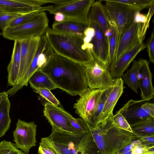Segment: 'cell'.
Masks as SVG:
<instances>
[{
  "mask_svg": "<svg viewBox=\"0 0 154 154\" xmlns=\"http://www.w3.org/2000/svg\"><path fill=\"white\" fill-rule=\"evenodd\" d=\"M1 32H0V35H1Z\"/></svg>",
  "mask_w": 154,
  "mask_h": 154,
  "instance_id": "cell-44",
  "label": "cell"
},
{
  "mask_svg": "<svg viewBox=\"0 0 154 154\" xmlns=\"http://www.w3.org/2000/svg\"><path fill=\"white\" fill-rule=\"evenodd\" d=\"M144 100L128 101L117 112L121 113L130 124L139 120L154 118V104Z\"/></svg>",
  "mask_w": 154,
  "mask_h": 154,
  "instance_id": "cell-11",
  "label": "cell"
},
{
  "mask_svg": "<svg viewBox=\"0 0 154 154\" xmlns=\"http://www.w3.org/2000/svg\"><path fill=\"white\" fill-rule=\"evenodd\" d=\"M37 126L34 122H27L18 119L13 132L15 145L27 154L32 147L36 146Z\"/></svg>",
  "mask_w": 154,
  "mask_h": 154,
  "instance_id": "cell-9",
  "label": "cell"
},
{
  "mask_svg": "<svg viewBox=\"0 0 154 154\" xmlns=\"http://www.w3.org/2000/svg\"><path fill=\"white\" fill-rule=\"evenodd\" d=\"M88 26L95 30V34L90 42L92 45L91 54L93 57L109 68L107 59L108 48L106 39L104 35L96 23H89Z\"/></svg>",
  "mask_w": 154,
  "mask_h": 154,
  "instance_id": "cell-18",
  "label": "cell"
},
{
  "mask_svg": "<svg viewBox=\"0 0 154 154\" xmlns=\"http://www.w3.org/2000/svg\"><path fill=\"white\" fill-rule=\"evenodd\" d=\"M49 20L45 11L40 12L33 20L27 23L12 27H7L2 32L3 37L15 41L36 37L45 34L48 28Z\"/></svg>",
  "mask_w": 154,
  "mask_h": 154,
  "instance_id": "cell-5",
  "label": "cell"
},
{
  "mask_svg": "<svg viewBox=\"0 0 154 154\" xmlns=\"http://www.w3.org/2000/svg\"><path fill=\"white\" fill-rule=\"evenodd\" d=\"M112 86L113 85L105 88L103 92L90 123L88 124L91 126L95 128L99 117L103 108L106 101L112 89Z\"/></svg>",
  "mask_w": 154,
  "mask_h": 154,
  "instance_id": "cell-29",
  "label": "cell"
},
{
  "mask_svg": "<svg viewBox=\"0 0 154 154\" xmlns=\"http://www.w3.org/2000/svg\"><path fill=\"white\" fill-rule=\"evenodd\" d=\"M54 19L55 22H59L64 20L65 19V17L62 14L57 13L54 15Z\"/></svg>",
  "mask_w": 154,
  "mask_h": 154,
  "instance_id": "cell-41",
  "label": "cell"
},
{
  "mask_svg": "<svg viewBox=\"0 0 154 154\" xmlns=\"http://www.w3.org/2000/svg\"><path fill=\"white\" fill-rule=\"evenodd\" d=\"M143 24L133 21L125 30L117 45L115 58L112 63L116 61L140 38Z\"/></svg>",
  "mask_w": 154,
  "mask_h": 154,
  "instance_id": "cell-17",
  "label": "cell"
},
{
  "mask_svg": "<svg viewBox=\"0 0 154 154\" xmlns=\"http://www.w3.org/2000/svg\"><path fill=\"white\" fill-rule=\"evenodd\" d=\"M112 119L114 123L118 127L133 133L130 124L121 113L117 112Z\"/></svg>",
  "mask_w": 154,
  "mask_h": 154,
  "instance_id": "cell-36",
  "label": "cell"
},
{
  "mask_svg": "<svg viewBox=\"0 0 154 154\" xmlns=\"http://www.w3.org/2000/svg\"><path fill=\"white\" fill-rule=\"evenodd\" d=\"M41 37H32L20 40L21 44L20 61L17 84L28 71L37 51Z\"/></svg>",
  "mask_w": 154,
  "mask_h": 154,
  "instance_id": "cell-14",
  "label": "cell"
},
{
  "mask_svg": "<svg viewBox=\"0 0 154 154\" xmlns=\"http://www.w3.org/2000/svg\"><path fill=\"white\" fill-rule=\"evenodd\" d=\"M94 0H51L54 5H49L48 11L55 15L62 14L65 19L79 20L88 24V15Z\"/></svg>",
  "mask_w": 154,
  "mask_h": 154,
  "instance_id": "cell-6",
  "label": "cell"
},
{
  "mask_svg": "<svg viewBox=\"0 0 154 154\" xmlns=\"http://www.w3.org/2000/svg\"><path fill=\"white\" fill-rule=\"evenodd\" d=\"M45 35L51 47L59 55L84 65L93 59L82 35L60 33L49 28Z\"/></svg>",
  "mask_w": 154,
  "mask_h": 154,
  "instance_id": "cell-2",
  "label": "cell"
},
{
  "mask_svg": "<svg viewBox=\"0 0 154 154\" xmlns=\"http://www.w3.org/2000/svg\"><path fill=\"white\" fill-rule=\"evenodd\" d=\"M28 82L33 90L45 88L50 91L57 88L50 79L40 69H37L32 74Z\"/></svg>",
  "mask_w": 154,
  "mask_h": 154,
  "instance_id": "cell-25",
  "label": "cell"
},
{
  "mask_svg": "<svg viewBox=\"0 0 154 154\" xmlns=\"http://www.w3.org/2000/svg\"><path fill=\"white\" fill-rule=\"evenodd\" d=\"M46 0H0V12L22 15L36 11H47Z\"/></svg>",
  "mask_w": 154,
  "mask_h": 154,
  "instance_id": "cell-12",
  "label": "cell"
},
{
  "mask_svg": "<svg viewBox=\"0 0 154 154\" xmlns=\"http://www.w3.org/2000/svg\"><path fill=\"white\" fill-rule=\"evenodd\" d=\"M136 138L139 139L142 144L148 146H153L154 144V134L151 135H143L133 132Z\"/></svg>",
  "mask_w": 154,
  "mask_h": 154,
  "instance_id": "cell-39",
  "label": "cell"
},
{
  "mask_svg": "<svg viewBox=\"0 0 154 154\" xmlns=\"http://www.w3.org/2000/svg\"><path fill=\"white\" fill-rule=\"evenodd\" d=\"M63 110L61 107L46 102L44 104V115L52 128L60 131L76 134Z\"/></svg>",
  "mask_w": 154,
  "mask_h": 154,
  "instance_id": "cell-13",
  "label": "cell"
},
{
  "mask_svg": "<svg viewBox=\"0 0 154 154\" xmlns=\"http://www.w3.org/2000/svg\"><path fill=\"white\" fill-rule=\"evenodd\" d=\"M38 153V154H60L48 137L42 138Z\"/></svg>",
  "mask_w": 154,
  "mask_h": 154,
  "instance_id": "cell-31",
  "label": "cell"
},
{
  "mask_svg": "<svg viewBox=\"0 0 154 154\" xmlns=\"http://www.w3.org/2000/svg\"><path fill=\"white\" fill-rule=\"evenodd\" d=\"M131 150L129 151L128 152H124L123 153L121 154H131Z\"/></svg>",
  "mask_w": 154,
  "mask_h": 154,
  "instance_id": "cell-43",
  "label": "cell"
},
{
  "mask_svg": "<svg viewBox=\"0 0 154 154\" xmlns=\"http://www.w3.org/2000/svg\"><path fill=\"white\" fill-rule=\"evenodd\" d=\"M131 151V154H154V146H148L143 144L138 139L137 140L136 143Z\"/></svg>",
  "mask_w": 154,
  "mask_h": 154,
  "instance_id": "cell-34",
  "label": "cell"
},
{
  "mask_svg": "<svg viewBox=\"0 0 154 154\" xmlns=\"http://www.w3.org/2000/svg\"><path fill=\"white\" fill-rule=\"evenodd\" d=\"M105 89L88 88L79 96L80 98L73 105L75 112L88 124L90 123L100 96Z\"/></svg>",
  "mask_w": 154,
  "mask_h": 154,
  "instance_id": "cell-10",
  "label": "cell"
},
{
  "mask_svg": "<svg viewBox=\"0 0 154 154\" xmlns=\"http://www.w3.org/2000/svg\"><path fill=\"white\" fill-rule=\"evenodd\" d=\"M48 137L60 154H101L90 132L72 134L52 128Z\"/></svg>",
  "mask_w": 154,
  "mask_h": 154,
  "instance_id": "cell-4",
  "label": "cell"
},
{
  "mask_svg": "<svg viewBox=\"0 0 154 154\" xmlns=\"http://www.w3.org/2000/svg\"></svg>",
  "mask_w": 154,
  "mask_h": 154,
  "instance_id": "cell-45",
  "label": "cell"
},
{
  "mask_svg": "<svg viewBox=\"0 0 154 154\" xmlns=\"http://www.w3.org/2000/svg\"><path fill=\"white\" fill-rule=\"evenodd\" d=\"M88 26V24L82 21L66 19L61 22L55 21L53 24L52 29L60 33L77 34L84 36V32Z\"/></svg>",
  "mask_w": 154,
  "mask_h": 154,
  "instance_id": "cell-22",
  "label": "cell"
},
{
  "mask_svg": "<svg viewBox=\"0 0 154 154\" xmlns=\"http://www.w3.org/2000/svg\"><path fill=\"white\" fill-rule=\"evenodd\" d=\"M101 1H94L92 3L88 15L89 23L93 22L97 24L104 35L109 27V20L104 6Z\"/></svg>",
  "mask_w": 154,
  "mask_h": 154,
  "instance_id": "cell-19",
  "label": "cell"
},
{
  "mask_svg": "<svg viewBox=\"0 0 154 154\" xmlns=\"http://www.w3.org/2000/svg\"><path fill=\"white\" fill-rule=\"evenodd\" d=\"M18 149L10 141L3 140L0 142V154H27Z\"/></svg>",
  "mask_w": 154,
  "mask_h": 154,
  "instance_id": "cell-32",
  "label": "cell"
},
{
  "mask_svg": "<svg viewBox=\"0 0 154 154\" xmlns=\"http://www.w3.org/2000/svg\"><path fill=\"white\" fill-rule=\"evenodd\" d=\"M112 118L97 128L87 123L89 132L101 154H119L137 138L133 133L116 126Z\"/></svg>",
  "mask_w": 154,
  "mask_h": 154,
  "instance_id": "cell-3",
  "label": "cell"
},
{
  "mask_svg": "<svg viewBox=\"0 0 154 154\" xmlns=\"http://www.w3.org/2000/svg\"><path fill=\"white\" fill-rule=\"evenodd\" d=\"M148 55L149 59V63H154V32L153 30L149 38L147 44Z\"/></svg>",
  "mask_w": 154,
  "mask_h": 154,
  "instance_id": "cell-38",
  "label": "cell"
},
{
  "mask_svg": "<svg viewBox=\"0 0 154 154\" xmlns=\"http://www.w3.org/2000/svg\"><path fill=\"white\" fill-rule=\"evenodd\" d=\"M67 116L72 127L76 134L85 133L89 132L87 123L81 118H75L69 112L63 110Z\"/></svg>",
  "mask_w": 154,
  "mask_h": 154,
  "instance_id": "cell-30",
  "label": "cell"
},
{
  "mask_svg": "<svg viewBox=\"0 0 154 154\" xmlns=\"http://www.w3.org/2000/svg\"><path fill=\"white\" fill-rule=\"evenodd\" d=\"M133 132L143 135L154 134V118L142 119L130 124Z\"/></svg>",
  "mask_w": 154,
  "mask_h": 154,
  "instance_id": "cell-28",
  "label": "cell"
},
{
  "mask_svg": "<svg viewBox=\"0 0 154 154\" xmlns=\"http://www.w3.org/2000/svg\"><path fill=\"white\" fill-rule=\"evenodd\" d=\"M104 35L107 45V59L109 67L115 58L117 45V31L115 25L112 22L109 21V28Z\"/></svg>",
  "mask_w": 154,
  "mask_h": 154,
  "instance_id": "cell-24",
  "label": "cell"
},
{
  "mask_svg": "<svg viewBox=\"0 0 154 154\" xmlns=\"http://www.w3.org/2000/svg\"><path fill=\"white\" fill-rule=\"evenodd\" d=\"M21 44L20 41H14L11 61L7 67L8 85L14 87L17 83L20 61Z\"/></svg>",
  "mask_w": 154,
  "mask_h": 154,
  "instance_id": "cell-21",
  "label": "cell"
},
{
  "mask_svg": "<svg viewBox=\"0 0 154 154\" xmlns=\"http://www.w3.org/2000/svg\"><path fill=\"white\" fill-rule=\"evenodd\" d=\"M119 6L127 9L140 11L154 4V0H107Z\"/></svg>",
  "mask_w": 154,
  "mask_h": 154,
  "instance_id": "cell-27",
  "label": "cell"
},
{
  "mask_svg": "<svg viewBox=\"0 0 154 154\" xmlns=\"http://www.w3.org/2000/svg\"><path fill=\"white\" fill-rule=\"evenodd\" d=\"M7 95L6 92L5 91L0 93V104Z\"/></svg>",
  "mask_w": 154,
  "mask_h": 154,
  "instance_id": "cell-42",
  "label": "cell"
},
{
  "mask_svg": "<svg viewBox=\"0 0 154 154\" xmlns=\"http://www.w3.org/2000/svg\"><path fill=\"white\" fill-rule=\"evenodd\" d=\"M104 5L109 21L115 25L117 33V45L125 30L133 22L137 11L122 8L107 0Z\"/></svg>",
  "mask_w": 154,
  "mask_h": 154,
  "instance_id": "cell-8",
  "label": "cell"
},
{
  "mask_svg": "<svg viewBox=\"0 0 154 154\" xmlns=\"http://www.w3.org/2000/svg\"><path fill=\"white\" fill-rule=\"evenodd\" d=\"M40 69L57 88L72 96H80L89 88L85 65L55 52Z\"/></svg>",
  "mask_w": 154,
  "mask_h": 154,
  "instance_id": "cell-1",
  "label": "cell"
},
{
  "mask_svg": "<svg viewBox=\"0 0 154 154\" xmlns=\"http://www.w3.org/2000/svg\"><path fill=\"white\" fill-rule=\"evenodd\" d=\"M140 73L141 78L139 80V88L141 91L142 99L149 101L154 97V89L149 62L146 60L143 59Z\"/></svg>",
  "mask_w": 154,
  "mask_h": 154,
  "instance_id": "cell-20",
  "label": "cell"
},
{
  "mask_svg": "<svg viewBox=\"0 0 154 154\" xmlns=\"http://www.w3.org/2000/svg\"><path fill=\"white\" fill-rule=\"evenodd\" d=\"M10 106L11 103L7 95L0 104V138L5 135L10 127Z\"/></svg>",
  "mask_w": 154,
  "mask_h": 154,
  "instance_id": "cell-26",
  "label": "cell"
},
{
  "mask_svg": "<svg viewBox=\"0 0 154 154\" xmlns=\"http://www.w3.org/2000/svg\"><path fill=\"white\" fill-rule=\"evenodd\" d=\"M33 90L34 92L38 94L43 98L53 105L58 106L60 105V103L59 101L50 90L45 88L37 89Z\"/></svg>",
  "mask_w": 154,
  "mask_h": 154,
  "instance_id": "cell-35",
  "label": "cell"
},
{
  "mask_svg": "<svg viewBox=\"0 0 154 154\" xmlns=\"http://www.w3.org/2000/svg\"><path fill=\"white\" fill-rule=\"evenodd\" d=\"M21 15L0 12V28L2 32L14 19Z\"/></svg>",
  "mask_w": 154,
  "mask_h": 154,
  "instance_id": "cell-37",
  "label": "cell"
},
{
  "mask_svg": "<svg viewBox=\"0 0 154 154\" xmlns=\"http://www.w3.org/2000/svg\"><path fill=\"white\" fill-rule=\"evenodd\" d=\"M85 66L86 79L89 88L105 89L112 85L114 79L111 75L109 68L93 57Z\"/></svg>",
  "mask_w": 154,
  "mask_h": 154,
  "instance_id": "cell-7",
  "label": "cell"
},
{
  "mask_svg": "<svg viewBox=\"0 0 154 154\" xmlns=\"http://www.w3.org/2000/svg\"><path fill=\"white\" fill-rule=\"evenodd\" d=\"M40 12L36 11L21 15L14 19L8 24L7 27H14L29 22L35 18Z\"/></svg>",
  "mask_w": 154,
  "mask_h": 154,
  "instance_id": "cell-33",
  "label": "cell"
},
{
  "mask_svg": "<svg viewBox=\"0 0 154 154\" xmlns=\"http://www.w3.org/2000/svg\"><path fill=\"white\" fill-rule=\"evenodd\" d=\"M143 40L140 38L129 49L123 54L116 62L112 63L109 69L112 78H121L125 71L135 57L146 47Z\"/></svg>",
  "mask_w": 154,
  "mask_h": 154,
  "instance_id": "cell-15",
  "label": "cell"
},
{
  "mask_svg": "<svg viewBox=\"0 0 154 154\" xmlns=\"http://www.w3.org/2000/svg\"><path fill=\"white\" fill-rule=\"evenodd\" d=\"M137 140H134L129 145L125 147L119 152V154H121L124 152L131 151L135 145Z\"/></svg>",
  "mask_w": 154,
  "mask_h": 154,
  "instance_id": "cell-40",
  "label": "cell"
},
{
  "mask_svg": "<svg viewBox=\"0 0 154 154\" xmlns=\"http://www.w3.org/2000/svg\"><path fill=\"white\" fill-rule=\"evenodd\" d=\"M143 59L134 61L132 67L122 76L127 85L137 94L139 88V77Z\"/></svg>",
  "mask_w": 154,
  "mask_h": 154,
  "instance_id": "cell-23",
  "label": "cell"
},
{
  "mask_svg": "<svg viewBox=\"0 0 154 154\" xmlns=\"http://www.w3.org/2000/svg\"><path fill=\"white\" fill-rule=\"evenodd\" d=\"M123 84L124 82L122 78L114 79L112 89L106 101L95 128H98L104 125L109 119L113 116L114 108L123 93Z\"/></svg>",
  "mask_w": 154,
  "mask_h": 154,
  "instance_id": "cell-16",
  "label": "cell"
}]
</instances>
